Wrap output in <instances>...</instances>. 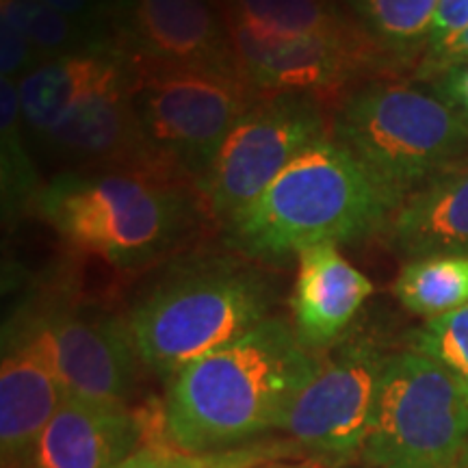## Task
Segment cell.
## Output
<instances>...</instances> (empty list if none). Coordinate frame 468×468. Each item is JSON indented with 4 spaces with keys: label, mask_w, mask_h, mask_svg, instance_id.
<instances>
[{
    "label": "cell",
    "mask_w": 468,
    "mask_h": 468,
    "mask_svg": "<svg viewBox=\"0 0 468 468\" xmlns=\"http://www.w3.org/2000/svg\"><path fill=\"white\" fill-rule=\"evenodd\" d=\"M354 16L386 50L406 66L425 50L438 0H349Z\"/></svg>",
    "instance_id": "cell-22"
},
{
    "label": "cell",
    "mask_w": 468,
    "mask_h": 468,
    "mask_svg": "<svg viewBox=\"0 0 468 468\" xmlns=\"http://www.w3.org/2000/svg\"><path fill=\"white\" fill-rule=\"evenodd\" d=\"M271 289L248 267L210 262L156 286L128 317L144 367L163 382L271 317Z\"/></svg>",
    "instance_id": "cell-5"
},
{
    "label": "cell",
    "mask_w": 468,
    "mask_h": 468,
    "mask_svg": "<svg viewBox=\"0 0 468 468\" xmlns=\"http://www.w3.org/2000/svg\"><path fill=\"white\" fill-rule=\"evenodd\" d=\"M382 237L408 261L468 256V165L410 193L393 210Z\"/></svg>",
    "instance_id": "cell-17"
},
{
    "label": "cell",
    "mask_w": 468,
    "mask_h": 468,
    "mask_svg": "<svg viewBox=\"0 0 468 468\" xmlns=\"http://www.w3.org/2000/svg\"><path fill=\"white\" fill-rule=\"evenodd\" d=\"M462 468H468V449H466V455H464V462H462Z\"/></svg>",
    "instance_id": "cell-32"
},
{
    "label": "cell",
    "mask_w": 468,
    "mask_h": 468,
    "mask_svg": "<svg viewBox=\"0 0 468 468\" xmlns=\"http://www.w3.org/2000/svg\"><path fill=\"white\" fill-rule=\"evenodd\" d=\"M397 207L351 152L325 137L228 221L224 241L248 259L276 262L321 243L382 237Z\"/></svg>",
    "instance_id": "cell-2"
},
{
    "label": "cell",
    "mask_w": 468,
    "mask_h": 468,
    "mask_svg": "<svg viewBox=\"0 0 468 468\" xmlns=\"http://www.w3.org/2000/svg\"><path fill=\"white\" fill-rule=\"evenodd\" d=\"M330 137L399 204L468 165V120L431 87L367 80L335 109Z\"/></svg>",
    "instance_id": "cell-4"
},
{
    "label": "cell",
    "mask_w": 468,
    "mask_h": 468,
    "mask_svg": "<svg viewBox=\"0 0 468 468\" xmlns=\"http://www.w3.org/2000/svg\"><path fill=\"white\" fill-rule=\"evenodd\" d=\"M468 393L417 349L386 358L360 462L367 468H462Z\"/></svg>",
    "instance_id": "cell-6"
},
{
    "label": "cell",
    "mask_w": 468,
    "mask_h": 468,
    "mask_svg": "<svg viewBox=\"0 0 468 468\" xmlns=\"http://www.w3.org/2000/svg\"><path fill=\"white\" fill-rule=\"evenodd\" d=\"M48 5L58 14L72 17V20L85 22L93 27L111 28V11H113V0H39Z\"/></svg>",
    "instance_id": "cell-29"
},
{
    "label": "cell",
    "mask_w": 468,
    "mask_h": 468,
    "mask_svg": "<svg viewBox=\"0 0 468 468\" xmlns=\"http://www.w3.org/2000/svg\"><path fill=\"white\" fill-rule=\"evenodd\" d=\"M133 63L79 102L42 139L69 172H137L176 178L152 154L133 109ZM185 183V180H180Z\"/></svg>",
    "instance_id": "cell-13"
},
{
    "label": "cell",
    "mask_w": 468,
    "mask_h": 468,
    "mask_svg": "<svg viewBox=\"0 0 468 468\" xmlns=\"http://www.w3.org/2000/svg\"><path fill=\"white\" fill-rule=\"evenodd\" d=\"M393 292L408 313L425 321L455 313L468 303V256L408 261Z\"/></svg>",
    "instance_id": "cell-21"
},
{
    "label": "cell",
    "mask_w": 468,
    "mask_h": 468,
    "mask_svg": "<svg viewBox=\"0 0 468 468\" xmlns=\"http://www.w3.org/2000/svg\"><path fill=\"white\" fill-rule=\"evenodd\" d=\"M371 295L373 282L345 259L336 243L300 251L291 295L297 341L313 354L330 349Z\"/></svg>",
    "instance_id": "cell-16"
},
{
    "label": "cell",
    "mask_w": 468,
    "mask_h": 468,
    "mask_svg": "<svg viewBox=\"0 0 468 468\" xmlns=\"http://www.w3.org/2000/svg\"><path fill=\"white\" fill-rule=\"evenodd\" d=\"M111 31L133 63L241 76L215 0H113Z\"/></svg>",
    "instance_id": "cell-11"
},
{
    "label": "cell",
    "mask_w": 468,
    "mask_h": 468,
    "mask_svg": "<svg viewBox=\"0 0 468 468\" xmlns=\"http://www.w3.org/2000/svg\"><path fill=\"white\" fill-rule=\"evenodd\" d=\"M33 208L69 248L117 267L159 259L202 213L193 185L137 172L58 174Z\"/></svg>",
    "instance_id": "cell-3"
},
{
    "label": "cell",
    "mask_w": 468,
    "mask_h": 468,
    "mask_svg": "<svg viewBox=\"0 0 468 468\" xmlns=\"http://www.w3.org/2000/svg\"><path fill=\"white\" fill-rule=\"evenodd\" d=\"M28 324L42 338L68 399L131 406L144 362L128 321L52 313Z\"/></svg>",
    "instance_id": "cell-12"
},
{
    "label": "cell",
    "mask_w": 468,
    "mask_h": 468,
    "mask_svg": "<svg viewBox=\"0 0 468 468\" xmlns=\"http://www.w3.org/2000/svg\"><path fill=\"white\" fill-rule=\"evenodd\" d=\"M131 98L156 161L196 186L228 134L262 96L237 74L133 63Z\"/></svg>",
    "instance_id": "cell-7"
},
{
    "label": "cell",
    "mask_w": 468,
    "mask_h": 468,
    "mask_svg": "<svg viewBox=\"0 0 468 468\" xmlns=\"http://www.w3.org/2000/svg\"><path fill=\"white\" fill-rule=\"evenodd\" d=\"M262 466L259 449H234L226 453H185L174 447H154L148 444L133 455L122 468H254Z\"/></svg>",
    "instance_id": "cell-25"
},
{
    "label": "cell",
    "mask_w": 468,
    "mask_h": 468,
    "mask_svg": "<svg viewBox=\"0 0 468 468\" xmlns=\"http://www.w3.org/2000/svg\"><path fill=\"white\" fill-rule=\"evenodd\" d=\"M37 52L16 25L0 17V72L3 79L20 80L35 66H39Z\"/></svg>",
    "instance_id": "cell-26"
},
{
    "label": "cell",
    "mask_w": 468,
    "mask_h": 468,
    "mask_svg": "<svg viewBox=\"0 0 468 468\" xmlns=\"http://www.w3.org/2000/svg\"><path fill=\"white\" fill-rule=\"evenodd\" d=\"M0 17L25 33L39 61L115 50L113 31L58 14L39 0H0Z\"/></svg>",
    "instance_id": "cell-19"
},
{
    "label": "cell",
    "mask_w": 468,
    "mask_h": 468,
    "mask_svg": "<svg viewBox=\"0 0 468 468\" xmlns=\"http://www.w3.org/2000/svg\"><path fill=\"white\" fill-rule=\"evenodd\" d=\"M25 115H22L17 80H0V139H3V200L5 208L14 213L17 204H35L42 185L35 180V172L25 150Z\"/></svg>",
    "instance_id": "cell-23"
},
{
    "label": "cell",
    "mask_w": 468,
    "mask_h": 468,
    "mask_svg": "<svg viewBox=\"0 0 468 468\" xmlns=\"http://www.w3.org/2000/svg\"><path fill=\"white\" fill-rule=\"evenodd\" d=\"M464 28H468V0H438L425 48L447 42L449 37L462 33Z\"/></svg>",
    "instance_id": "cell-28"
},
{
    "label": "cell",
    "mask_w": 468,
    "mask_h": 468,
    "mask_svg": "<svg viewBox=\"0 0 468 468\" xmlns=\"http://www.w3.org/2000/svg\"><path fill=\"white\" fill-rule=\"evenodd\" d=\"M386 358L376 343L345 341L321 360L280 431L324 466L360 460Z\"/></svg>",
    "instance_id": "cell-10"
},
{
    "label": "cell",
    "mask_w": 468,
    "mask_h": 468,
    "mask_svg": "<svg viewBox=\"0 0 468 468\" xmlns=\"http://www.w3.org/2000/svg\"><path fill=\"white\" fill-rule=\"evenodd\" d=\"M468 63V28L449 37L447 42L431 46L423 50V58L419 63L417 76L423 83H430L436 76Z\"/></svg>",
    "instance_id": "cell-27"
},
{
    "label": "cell",
    "mask_w": 468,
    "mask_h": 468,
    "mask_svg": "<svg viewBox=\"0 0 468 468\" xmlns=\"http://www.w3.org/2000/svg\"><path fill=\"white\" fill-rule=\"evenodd\" d=\"M126 66L128 58L117 48L50 58L35 66L17 80L27 128L44 139L76 104L124 72Z\"/></svg>",
    "instance_id": "cell-18"
},
{
    "label": "cell",
    "mask_w": 468,
    "mask_h": 468,
    "mask_svg": "<svg viewBox=\"0 0 468 468\" xmlns=\"http://www.w3.org/2000/svg\"><path fill=\"white\" fill-rule=\"evenodd\" d=\"M144 447V412L117 403L68 399L39 438L31 468H122Z\"/></svg>",
    "instance_id": "cell-15"
},
{
    "label": "cell",
    "mask_w": 468,
    "mask_h": 468,
    "mask_svg": "<svg viewBox=\"0 0 468 468\" xmlns=\"http://www.w3.org/2000/svg\"><path fill=\"white\" fill-rule=\"evenodd\" d=\"M68 393L31 324L11 338L0 367V453L3 468H31L44 430Z\"/></svg>",
    "instance_id": "cell-14"
},
{
    "label": "cell",
    "mask_w": 468,
    "mask_h": 468,
    "mask_svg": "<svg viewBox=\"0 0 468 468\" xmlns=\"http://www.w3.org/2000/svg\"><path fill=\"white\" fill-rule=\"evenodd\" d=\"M221 17L276 37H300L341 31L356 16L338 9L336 0H215Z\"/></svg>",
    "instance_id": "cell-20"
},
{
    "label": "cell",
    "mask_w": 468,
    "mask_h": 468,
    "mask_svg": "<svg viewBox=\"0 0 468 468\" xmlns=\"http://www.w3.org/2000/svg\"><path fill=\"white\" fill-rule=\"evenodd\" d=\"M434 90L444 102L462 113L468 120V63L436 76L434 80L427 83Z\"/></svg>",
    "instance_id": "cell-30"
},
{
    "label": "cell",
    "mask_w": 468,
    "mask_h": 468,
    "mask_svg": "<svg viewBox=\"0 0 468 468\" xmlns=\"http://www.w3.org/2000/svg\"><path fill=\"white\" fill-rule=\"evenodd\" d=\"M332 113L297 93L262 96L234 126L196 183L202 215L221 230L248 208L292 159L330 137Z\"/></svg>",
    "instance_id": "cell-9"
},
{
    "label": "cell",
    "mask_w": 468,
    "mask_h": 468,
    "mask_svg": "<svg viewBox=\"0 0 468 468\" xmlns=\"http://www.w3.org/2000/svg\"><path fill=\"white\" fill-rule=\"evenodd\" d=\"M256 468H327L319 462H271V464H262Z\"/></svg>",
    "instance_id": "cell-31"
},
{
    "label": "cell",
    "mask_w": 468,
    "mask_h": 468,
    "mask_svg": "<svg viewBox=\"0 0 468 468\" xmlns=\"http://www.w3.org/2000/svg\"><path fill=\"white\" fill-rule=\"evenodd\" d=\"M241 76L261 96L297 93L335 113L362 80L403 63L356 17L341 31L276 37L224 17ZM373 80V79H371Z\"/></svg>",
    "instance_id": "cell-8"
},
{
    "label": "cell",
    "mask_w": 468,
    "mask_h": 468,
    "mask_svg": "<svg viewBox=\"0 0 468 468\" xmlns=\"http://www.w3.org/2000/svg\"><path fill=\"white\" fill-rule=\"evenodd\" d=\"M410 347L441 362L468 393V303L455 313L425 321Z\"/></svg>",
    "instance_id": "cell-24"
},
{
    "label": "cell",
    "mask_w": 468,
    "mask_h": 468,
    "mask_svg": "<svg viewBox=\"0 0 468 468\" xmlns=\"http://www.w3.org/2000/svg\"><path fill=\"white\" fill-rule=\"evenodd\" d=\"M321 358L297 341L292 324L269 317L210 351L167 382L163 436L185 453H226L280 431Z\"/></svg>",
    "instance_id": "cell-1"
}]
</instances>
